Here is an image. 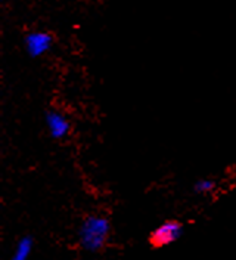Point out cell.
Returning a JSON list of instances; mask_svg holds the SVG:
<instances>
[{"mask_svg":"<svg viewBox=\"0 0 236 260\" xmlns=\"http://www.w3.org/2000/svg\"><path fill=\"white\" fill-rule=\"evenodd\" d=\"M110 232L111 223L108 217L90 214L80 223L79 243L83 250L89 253H97L105 247Z\"/></svg>","mask_w":236,"mask_h":260,"instance_id":"6da1fadb","label":"cell"},{"mask_svg":"<svg viewBox=\"0 0 236 260\" xmlns=\"http://www.w3.org/2000/svg\"><path fill=\"white\" fill-rule=\"evenodd\" d=\"M55 39L47 31H30L24 37V48L28 56L40 58L50 52L53 48Z\"/></svg>","mask_w":236,"mask_h":260,"instance_id":"7a4b0ae2","label":"cell"},{"mask_svg":"<svg viewBox=\"0 0 236 260\" xmlns=\"http://www.w3.org/2000/svg\"><path fill=\"white\" fill-rule=\"evenodd\" d=\"M183 235V225L177 220H167L151 234V244L154 247H164L176 243Z\"/></svg>","mask_w":236,"mask_h":260,"instance_id":"3957f363","label":"cell"},{"mask_svg":"<svg viewBox=\"0 0 236 260\" xmlns=\"http://www.w3.org/2000/svg\"><path fill=\"white\" fill-rule=\"evenodd\" d=\"M45 123H46L50 138H53L56 141L65 139L71 132L70 120L58 110H47L45 113Z\"/></svg>","mask_w":236,"mask_h":260,"instance_id":"277c9868","label":"cell"},{"mask_svg":"<svg viewBox=\"0 0 236 260\" xmlns=\"http://www.w3.org/2000/svg\"><path fill=\"white\" fill-rule=\"evenodd\" d=\"M32 245H34V241H32L31 237H22L15 247V251L12 254L11 260H28L30 254H31Z\"/></svg>","mask_w":236,"mask_h":260,"instance_id":"5b68a950","label":"cell"},{"mask_svg":"<svg viewBox=\"0 0 236 260\" xmlns=\"http://www.w3.org/2000/svg\"><path fill=\"white\" fill-rule=\"evenodd\" d=\"M216 189V182L213 179H198L193 183V192L196 194H210Z\"/></svg>","mask_w":236,"mask_h":260,"instance_id":"8992f818","label":"cell"}]
</instances>
